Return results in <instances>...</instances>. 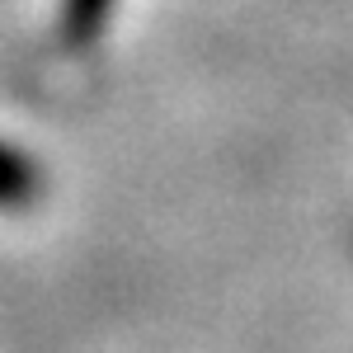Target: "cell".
Segmentation results:
<instances>
[{"instance_id": "6da1fadb", "label": "cell", "mask_w": 353, "mask_h": 353, "mask_svg": "<svg viewBox=\"0 0 353 353\" xmlns=\"http://www.w3.org/2000/svg\"><path fill=\"white\" fill-rule=\"evenodd\" d=\"M113 14V0H61V38L71 48L94 43Z\"/></svg>"}, {"instance_id": "7a4b0ae2", "label": "cell", "mask_w": 353, "mask_h": 353, "mask_svg": "<svg viewBox=\"0 0 353 353\" xmlns=\"http://www.w3.org/2000/svg\"><path fill=\"white\" fill-rule=\"evenodd\" d=\"M28 189H33L28 170L10 151H0V203H19V198H28Z\"/></svg>"}]
</instances>
